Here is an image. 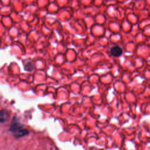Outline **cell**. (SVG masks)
I'll return each instance as SVG.
<instances>
[{"instance_id": "obj_2", "label": "cell", "mask_w": 150, "mask_h": 150, "mask_svg": "<svg viewBox=\"0 0 150 150\" xmlns=\"http://www.w3.org/2000/svg\"><path fill=\"white\" fill-rule=\"evenodd\" d=\"M110 53L114 57H119L122 53V49L118 46H114L111 48Z\"/></svg>"}, {"instance_id": "obj_4", "label": "cell", "mask_w": 150, "mask_h": 150, "mask_svg": "<svg viewBox=\"0 0 150 150\" xmlns=\"http://www.w3.org/2000/svg\"><path fill=\"white\" fill-rule=\"evenodd\" d=\"M24 69L25 70L28 71H32L34 69V64L32 62H28L24 66Z\"/></svg>"}, {"instance_id": "obj_1", "label": "cell", "mask_w": 150, "mask_h": 150, "mask_svg": "<svg viewBox=\"0 0 150 150\" xmlns=\"http://www.w3.org/2000/svg\"><path fill=\"white\" fill-rule=\"evenodd\" d=\"M9 131L13 134L16 138H20L29 134V131L24 128L23 125L21 122L19 118L14 116L9 126Z\"/></svg>"}, {"instance_id": "obj_3", "label": "cell", "mask_w": 150, "mask_h": 150, "mask_svg": "<svg viewBox=\"0 0 150 150\" xmlns=\"http://www.w3.org/2000/svg\"><path fill=\"white\" fill-rule=\"evenodd\" d=\"M9 113L6 110L2 109L0 110V123L6 122L9 120Z\"/></svg>"}]
</instances>
